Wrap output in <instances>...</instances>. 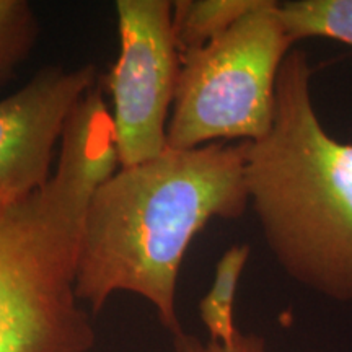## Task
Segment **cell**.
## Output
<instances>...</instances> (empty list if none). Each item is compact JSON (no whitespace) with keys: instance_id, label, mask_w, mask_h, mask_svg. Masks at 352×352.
Listing matches in <instances>:
<instances>
[{"instance_id":"6da1fadb","label":"cell","mask_w":352,"mask_h":352,"mask_svg":"<svg viewBox=\"0 0 352 352\" xmlns=\"http://www.w3.org/2000/svg\"><path fill=\"white\" fill-rule=\"evenodd\" d=\"M248 142L166 151L120 168L95 189L77 256L76 296L98 314L118 290L152 303L171 333L188 246L212 219H239L248 202Z\"/></svg>"},{"instance_id":"7a4b0ae2","label":"cell","mask_w":352,"mask_h":352,"mask_svg":"<svg viewBox=\"0 0 352 352\" xmlns=\"http://www.w3.org/2000/svg\"><path fill=\"white\" fill-rule=\"evenodd\" d=\"M111 113L95 85L69 118L47 184L0 204V352H88L90 314L76 296L83 220L116 173Z\"/></svg>"},{"instance_id":"3957f363","label":"cell","mask_w":352,"mask_h":352,"mask_svg":"<svg viewBox=\"0 0 352 352\" xmlns=\"http://www.w3.org/2000/svg\"><path fill=\"white\" fill-rule=\"evenodd\" d=\"M311 77L307 52L294 47L277 76L271 131L246 147V191L285 274L352 302V144L321 124Z\"/></svg>"},{"instance_id":"277c9868","label":"cell","mask_w":352,"mask_h":352,"mask_svg":"<svg viewBox=\"0 0 352 352\" xmlns=\"http://www.w3.org/2000/svg\"><path fill=\"white\" fill-rule=\"evenodd\" d=\"M294 44L279 2L258 0L222 36L182 59L166 148L266 138L274 121L277 76Z\"/></svg>"},{"instance_id":"5b68a950","label":"cell","mask_w":352,"mask_h":352,"mask_svg":"<svg viewBox=\"0 0 352 352\" xmlns=\"http://www.w3.org/2000/svg\"><path fill=\"white\" fill-rule=\"evenodd\" d=\"M121 51L104 78L113 98L114 147L121 168L166 151V126L182 59L173 36V2L118 0Z\"/></svg>"},{"instance_id":"8992f818","label":"cell","mask_w":352,"mask_h":352,"mask_svg":"<svg viewBox=\"0 0 352 352\" xmlns=\"http://www.w3.org/2000/svg\"><path fill=\"white\" fill-rule=\"evenodd\" d=\"M95 85L91 64L47 67L0 100V204L25 199L46 186L69 118Z\"/></svg>"},{"instance_id":"52a82bcc","label":"cell","mask_w":352,"mask_h":352,"mask_svg":"<svg viewBox=\"0 0 352 352\" xmlns=\"http://www.w3.org/2000/svg\"><path fill=\"white\" fill-rule=\"evenodd\" d=\"M258 0H182L173 2V36L179 59L222 36Z\"/></svg>"},{"instance_id":"ba28073f","label":"cell","mask_w":352,"mask_h":352,"mask_svg":"<svg viewBox=\"0 0 352 352\" xmlns=\"http://www.w3.org/2000/svg\"><path fill=\"white\" fill-rule=\"evenodd\" d=\"M252 246L233 245L220 256L209 292L199 302V316L209 333V340L228 344L235 338V298L241 274L250 259Z\"/></svg>"},{"instance_id":"9c48e42d","label":"cell","mask_w":352,"mask_h":352,"mask_svg":"<svg viewBox=\"0 0 352 352\" xmlns=\"http://www.w3.org/2000/svg\"><path fill=\"white\" fill-rule=\"evenodd\" d=\"M279 12L294 43L328 38L352 47V0H294L279 3Z\"/></svg>"},{"instance_id":"30bf717a","label":"cell","mask_w":352,"mask_h":352,"mask_svg":"<svg viewBox=\"0 0 352 352\" xmlns=\"http://www.w3.org/2000/svg\"><path fill=\"white\" fill-rule=\"evenodd\" d=\"M38 38V20L28 2L0 0V88L10 80Z\"/></svg>"},{"instance_id":"8fae6325","label":"cell","mask_w":352,"mask_h":352,"mask_svg":"<svg viewBox=\"0 0 352 352\" xmlns=\"http://www.w3.org/2000/svg\"><path fill=\"white\" fill-rule=\"evenodd\" d=\"M175 352H270L266 341L259 334L243 333L239 329L235 338L228 344L215 341H201L199 338L188 333H179L173 338Z\"/></svg>"}]
</instances>
